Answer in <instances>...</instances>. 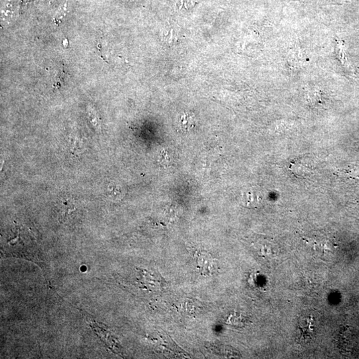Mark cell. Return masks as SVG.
Instances as JSON below:
<instances>
[{
	"mask_svg": "<svg viewBox=\"0 0 359 359\" xmlns=\"http://www.w3.org/2000/svg\"><path fill=\"white\" fill-rule=\"evenodd\" d=\"M315 334V321L312 317L301 320L298 327L299 338L303 342H307Z\"/></svg>",
	"mask_w": 359,
	"mask_h": 359,
	"instance_id": "obj_1",
	"label": "cell"
},
{
	"mask_svg": "<svg viewBox=\"0 0 359 359\" xmlns=\"http://www.w3.org/2000/svg\"><path fill=\"white\" fill-rule=\"evenodd\" d=\"M262 202V193L255 189L246 190L242 195V203L244 206L249 208L259 207Z\"/></svg>",
	"mask_w": 359,
	"mask_h": 359,
	"instance_id": "obj_2",
	"label": "cell"
},
{
	"mask_svg": "<svg viewBox=\"0 0 359 359\" xmlns=\"http://www.w3.org/2000/svg\"><path fill=\"white\" fill-rule=\"evenodd\" d=\"M195 116L190 112H184L179 121L180 129L184 132H189L195 127Z\"/></svg>",
	"mask_w": 359,
	"mask_h": 359,
	"instance_id": "obj_3",
	"label": "cell"
},
{
	"mask_svg": "<svg viewBox=\"0 0 359 359\" xmlns=\"http://www.w3.org/2000/svg\"><path fill=\"white\" fill-rule=\"evenodd\" d=\"M106 196L112 200H121L125 196V190L120 184L110 183L106 189Z\"/></svg>",
	"mask_w": 359,
	"mask_h": 359,
	"instance_id": "obj_4",
	"label": "cell"
},
{
	"mask_svg": "<svg viewBox=\"0 0 359 359\" xmlns=\"http://www.w3.org/2000/svg\"><path fill=\"white\" fill-rule=\"evenodd\" d=\"M59 210L63 215L71 214L76 210L75 202L71 198H65L61 199L59 202Z\"/></svg>",
	"mask_w": 359,
	"mask_h": 359,
	"instance_id": "obj_5",
	"label": "cell"
},
{
	"mask_svg": "<svg viewBox=\"0 0 359 359\" xmlns=\"http://www.w3.org/2000/svg\"><path fill=\"white\" fill-rule=\"evenodd\" d=\"M212 261V258L202 253H200L198 258H197V262L200 266V268L202 270L206 271L205 272L206 273H212L214 271V266Z\"/></svg>",
	"mask_w": 359,
	"mask_h": 359,
	"instance_id": "obj_6",
	"label": "cell"
},
{
	"mask_svg": "<svg viewBox=\"0 0 359 359\" xmlns=\"http://www.w3.org/2000/svg\"><path fill=\"white\" fill-rule=\"evenodd\" d=\"M69 0H66V1L64 2V4L57 10L56 13L55 14L54 17H53V21H54L55 24L57 25V26L61 24L63 18L67 16L69 9Z\"/></svg>",
	"mask_w": 359,
	"mask_h": 359,
	"instance_id": "obj_7",
	"label": "cell"
},
{
	"mask_svg": "<svg viewBox=\"0 0 359 359\" xmlns=\"http://www.w3.org/2000/svg\"><path fill=\"white\" fill-rule=\"evenodd\" d=\"M210 349L215 352V353L220 354V355L227 356H235L236 354L233 351L232 348L227 347V346L217 345V344H210Z\"/></svg>",
	"mask_w": 359,
	"mask_h": 359,
	"instance_id": "obj_8",
	"label": "cell"
},
{
	"mask_svg": "<svg viewBox=\"0 0 359 359\" xmlns=\"http://www.w3.org/2000/svg\"><path fill=\"white\" fill-rule=\"evenodd\" d=\"M170 161H171V158H170L168 152L165 151L162 152L159 159L160 165H161L164 167H167L170 163Z\"/></svg>",
	"mask_w": 359,
	"mask_h": 359,
	"instance_id": "obj_9",
	"label": "cell"
}]
</instances>
